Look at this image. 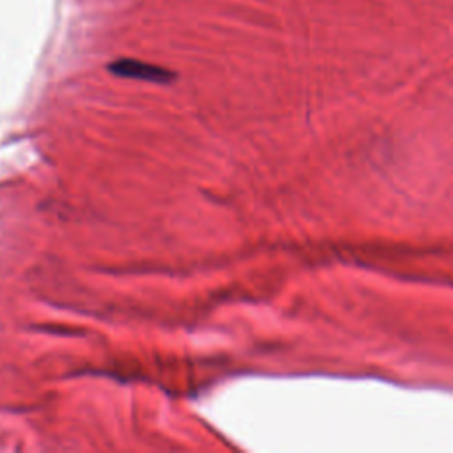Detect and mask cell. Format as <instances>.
<instances>
[{
	"instance_id": "cell-1",
	"label": "cell",
	"mask_w": 453,
	"mask_h": 453,
	"mask_svg": "<svg viewBox=\"0 0 453 453\" xmlns=\"http://www.w3.org/2000/svg\"><path fill=\"white\" fill-rule=\"evenodd\" d=\"M110 73L124 78H134V80H143V81H152V83H166L173 80V73L168 69H163L154 64H147L142 60H133V58H120L115 60L108 65Z\"/></svg>"
}]
</instances>
